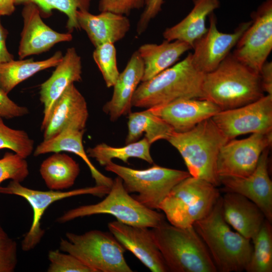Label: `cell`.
<instances>
[{
  "label": "cell",
  "mask_w": 272,
  "mask_h": 272,
  "mask_svg": "<svg viewBox=\"0 0 272 272\" xmlns=\"http://www.w3.org/2000/svg\"><path fill=\"white\" fill-rule=\"evenodd\" d=\"M89 116L86 101L74 84L70 85L55 101L43 129L44 140L64 130H84Z\"/></svg>",
  "instance_id": "cell-18"
},
{
  "label": "cell",
  "mask_w": 272,
  "mask_h": 272,
  "mask_svg": "<svg viewBox=\"0 0 272 272\" xmlns=\"http://www.w3.org/2000/svg\"><path fill=\"white\" fill-rule=\"evenodd\" d=\"M29 174L26 159L18 154L7 152L0 159V184L8 179L22 182Z\"/></svg>",
  "instance_id": "cell-35"
},
{
  "label": "cell",
  "mask_w": 272,
  "mask_h": 272,
  "mask_svg": "<svg viewBox=\"0 0 272 272\" xmlns=\"http://www.w3.org/2000/svg\"><path fill=\"white\" fill-rule=\"evenodd\" d=\"M205 74L193 64L191 53L136 89L132 105L149 109L182 99H202Z\"/></svg>",
  "instance_id": "cell-4"
},
{
  "label": "cell",
  "mask_w": 272,
  "mask_h": 272,
  "mask_svg": "<svg viewBox=\"0 0 272 272\" xmlns=\"http://www.w3.org/2000/svg\"><path fill=\"white\" fill-rule=\"evenodd\" d=\"M221 194L217 187L190 176L176 185L159 207L169 223L187 228L206 217Z\"/></svg>",
  "instance_id": "cell-6"
},
{
  "label": "cell",
  "mask_w": 272,
  "mask_h": 272,
  "mask_svg": "<svg viewBox=\"0 0 272 272\" xmlns=\"http://www.w3.org/2000/svg\"><path fill=\"white\" fill-rule=\"evenodd\" d=\"M149 109L176 132L187 131L221 110L213 102L200 98L179 99Z\"/></svg>",
  "instance_id": "cell-19"
},
{
  "label": "cell",
  "mask_w": 272,
  "mask_h": 272,
  "mask_svg": "<svg viewBox=\"0 0 272 272\" xmlns=\"http://www.w3.org/2000/svg\"><path fill=\"white\" fill-rule=\"evenodd\" d=\"M18 263L17 245L0 223V272H13Z\"/></svg>",
  "instance_id": "cell-37"
},
{
  "label": "cell",
  "mask_w": 272,
  "mask_h": 272,
  "mask_svg": "<svg viewBox=\"0 0 272 272\" xmlns=\"http://www.w3.org/2000/svg\"><path fill=\"white\" fill-rule=\"evenodd\" d=\"M272 143V132L254 133L245 139L229 140L221 148L217 159L219 178L245 177L255 169L264 150Z\"/></svg>",
  "instance_id": "cell-13"
},
{
  "label": "cell",
  "mask_w": 272,
  "mask_h": 272,
  "mask_svg": "<svg viewBox=\"0 0 272 272\" xmlns=\"http://www.w3.org/2000/svg\"><path fill=\"white\" fill-rule=\"evenodd\" d=\"M105 169L117 175L129 193L139 202L152 210L159 207L171 189L185 178L191 176L188 171L154 165L139 170L119 165L111 162Z\"/></svg>",
  "instance_id": "cell-9"
},
{
  "label": "cell",
  "mask_w": 272,
  "mask_h": 272,
  "mask_svg": "<svg viewBox=\"0 0 272 272\" xmlns=\"http://www.w3.org/2000/svg\"><path fill=\"white\" fill-rule=\"evenodd\" d=\"M144 66L137 50L131 55L113 87L111 99L103 106L105 113L114 121L131 112L132 99L144 76Z\"/></svg>",
  "instance_id": "cell-21"
},
{
  "label": "cell",
  "mask_w": 272,
  "mask_h": 272,
  "mask_svg": "<svg viewBox=\"0 0 272 272\" xmlns=\"http://www.w3.org/2000/svg\"><path fill=\"white\" fill-rule=\"evenodd\" d=\"M150 146L145 137L140 141L127 144L121 147H114L105 143L99 144L93 148H88L87 153L88 157L95 159L100 165L104 166L115 158L127 163L129 158H137L153 164Z\"/></svg>",
  "instance_id": "cell-30"
},
{
  "label": "cell",
  "mask_w": 272,
  "mask_h": 272,
  "mask_svg": "<svg viewBox=\"0 0 272 272\" xmlns=\"http://www.w3.org/2000/svg\"><path fill=\"white\" fill-rule=\"evenodd\" d=\"M110 189V187L107 186L95 185L68 191H42L25 187L21 182L11 180L7 186H0V193L21 196L32 207L31 226L21 242L22 249L29 251L38 244L44 234V230L41 228L40 221L44 212L52 203L65 198L84 194L102 197L108 194Z\"/></svg>",
  "instance_id": "cell-10"
},
{
  "label": "cell",
  "mask_w": 272,
  "mask_h": 272,
  "mask_svg": "<svg viewBox=\"0 0 272 272\" xmlns=\"http://www.w3.org/2000/svg\"><path fill=\"white\" fill-rule=\"evenodd\" d=\"M93 59L100 71L108 88L115 84L119 72L117 67L116 50L113 43H106L95 47Z\"/></svg>",
  "instance_id": "cell-34"
},
{
  "label": "cell",
  "mask_w": 272,
  "mask_h": 272,
  "mask_svg": "<svg viewBox=\"0 0 272 272\" xmlns=\"http://www.w3.org/2000/svg\"><path fill=\"white\" fill-rule=\"evenodd\" d=\"M268 149L263 151L255 169L249 175L223 177L220 180L223 192H235L246 197L261 210L266 219L272 222V182L268 171Z\"/></svg>",
  "instance_id": "cell-15"
},
{
  "label": "cell",
  "mask_w": 272,
  "mask_h": 272,
  "mask_svg": "<svg viewBox=\"0 0 272 272\" xmlns=\"http://www.w3.org/2000/svg\"><path fill=\"white\" fill-rule=\"evenodd\" d=\"M212 119L229 140L241 134L271 132L272 95H263L243 106L221 110Z\"/></svg>",
  "instance_id": "cell-12"
},
{
  "label": "cell",
  "mask_w": 272,
  "mask_h": 272,
  "mask_svg": "<svg viewBox=\"0 0 272 272\" xmlns=\"http://www.w3.org/2000/svg\"><path fill=\"white\" fill-rule=\"evenodd\" d=\"M62 56L61 52L57 51L50 57L42 60L13 59L0 63V87L8 94L17 85L36 73L55 67Z\"/></svg>",
  "instance_id": "cell-28"
},
{
  "label": "cell",
  "mask_w": 272,
  "mask_h": 272,
  "mask_svg": "<svg viewBox=\"0 0 272 272\" xmlns=\"http://www.w3.org/2000/svg\"><path fill=\"white\" fill-rule=\"evenodd\" d=\"M224 193L222 200L225 221L236 232L251 240L266 219L264 215L246 197L235 192Z\"/></svg>",
  "instance_id": "cell-23"
},
{
  "label": "cell",
  "mask_w": 272,
  "mask_h": 272,
  "mask_svg": "<svg viewBox=\"0 0 272 272\" xmlns=\"http://www.w3.org/2000/svg\"><path fill=\"white\" fill-rule=\"evenodd\" d=\"M81 80V57L74 47L69 48L51 76L41 85L40 99L44 105L42 130L47 122L55 101L70 85Z\"/></svg>",
  "instance_id": "cell-20"
},
{
  "label": "cell",
  "mask_w": 272,
  "mask_h": 272,
  "mask_svg": "<svg viewBox=\"0 0 272 272\" xmlns=\"http://www.w3.org/2000/svg\"><path fill=\"white\" fill-rule=\"evenodd\" d=\"M77 19L80 29L86 32L95 47L106 43L114 44L122 39L130 28V21L126 16L111 12H101L94 15L89 11L79 10Z\"/></svg>",
  "instance_id": "cell-22"
},
{
  "label": "cell",
  "mask_w": 272,
  "mask_h": 272,
  "mask_svg": "<svg viewBox=\"0 0 272 272\" xmlns=\"http://www.w3.org/2000/svg\"><path fill=\"white\" fill-rule=\"evenodd\" d=\"M210 26L207 32L194 44L191 58L194 65L206 74L216 69L230 54L251 21L241 23L231 33L220 32L213 13L210 14Z\"/></svg>",
  "instance_id": "cell-14"
},
{
  "label": "cell",
  "mask_w": 272,
  "mask_h": 272,
  "mask_svg": "<svg viewBox=\"0 0 272 272\" xmlns=\"http://www.w3.org/2000/svg\"><path fill=\"white\" fill-rule=\"evenodd\" d=\"M164 0H145L144 10L142 13L137 27V33L141 35L146 30L149 22L161 10Z\"/></svg>",
  "instance_id": "cell-40"
},
{
  "label": "cell",
  "mask_w": 272,
  "mask_h": 272,
  "mask_svg": "<svg viewBox=\"0 0 272 272\" xmlns=\"http://www.w3.org/2000/svg\"><path fill=\"white\" fill-rule=\"evenodd\" d=\"M128 131L125 139L126 144L137 141L143 133L150 145L160 140H168L173 128L149 109L128 114Z\"/></svg>",
  "instance_id": "cell-29"
},
{
  "label": "cell",
  "mask_w": 272,
  "mask_h": 272,
  "mask_svg": "<svg viewBox=\"0 0 272 272\" xmlns=\"http://www.w3.org/2000/svg\"><path fill=\"white\" fill-rule=\"evenodd\" d=\"M91 0H15V5L33 3L39 9L42 17H49L53 10L63 13L67 17L66 28L71 33L80 29L77 19L79 10L89 11Z\"/></svg>",
  "instance_id": "cell-32"
},
{
  "label": "cell",
  "mask_w": 272,
  "mask_h": 272,
  "mask_svg": "<svg viewBox=\"0 0 272 272\" xmlns=\"http://www.w3.org/2000/svg\"><path fill=\"white\" fill-rule=\"evenodd\" d=\"M263 92L272 95V62L267 60L263 64L259 73Z\"/></svg>",
  "instance_id": "cell-41"
},
{
  "label": "cell",
  "mask_w": 272,
  "mask_h": 272,
  "mask_svg": "<svg viewBox=\"0 0 272 272\" xmlns=\"http://www.w3.org/2000/svg\"><path fill=\"white\" fill-rule=\"evenodd\" d=\"M223 214L222 196L193 226L207 246L217 271L245 270L253 250L251 240L231 230Z\"/></svg>",
  "instance_id": "cell-2"
},
{
  "label": "cell",
  "mask_w": 272,
  "mask_h": 272,
  "mask_svg": "<svg viewBox=\"0 0 272 272\" xmlns=\"http://www.w3.org/2000/svg\"><path fill=\"white\" fill-rule=\"evenodd\" d=\"M98 214H108L117 220L130 225L153 228L165 221V216L143 205L125 189L122 180L117 176L106 196L101 201L84 205L65 212L57 219L64 223L78 218Z\"/></svg>",
  "instance_id": "cell-7"
},
{
  "label": "cell",
  "mask_w": 272,
  "mask_h": 272,
  "mask_svg": "<svg viewBox=\"0 0 272 272\" xmlns=\"http://www.w3.org/2000/svg\"><path fill=\"white\" fill-rule=\"evenodd\" d=\"M232 54L259 74L272 49V1L266 0L252 14V21Z\"/></svg>",
  "instance_id": "cell-11"
},
{
  "label": "cell",
  "mask_w": 272,
  "mask_h": 272,
  "mask_svg": "<svg viewBox=\"0 0 272 272\" xmlns=\"http://www.w3.org/2000/svg\"><path fill=\"white\" fill-rule=\"evenodd\" d=\"M108 228L123 247L151 271H168L151 228L132 226L117 220L109 222Z\"/></svg>",
  "instance_id": "cell-16"
},
{
  "label": "cell",
  "mask_w": 272,
  "mask_h": 272,
  "mask_svg": "<svg viewBox=\"0 0 272 272\" xmlns=\"http://www.w3.org/2000/svg\"><path fill=\"white\" fill-rule=\"evenodd\" d=\"M228 141L212 118L187 131H174L167 140L179 152L191 176L216 187L221 185L217 169L218 157Z\"/></svg>",
  "instance_id": "cell-3"
},
{
  "label": "cell",
  "mask_w": 272,
  "mask_h": 272,
  "mask_svg": "<svg viewBox=\"0 0 272 272\" xmlns=\"http://www.w3.org/2000/svg\"><path fill=\"white\" fill-rule=\"evenodd\" d=\"M60 250L70 253L94 272H132L124 256L125 249L110 232L92 230L82 234L66 232Z\"/></svg>",
  "instance_id": "cell-8"
},
{
  "label": "cell",
  "mask_w": 272,
  "mask_h": 272,
  "mask_svg": "<svg viewBox=\"0 0 272 272\" xmlns=\"http://www.w3.org/2000/svg\"><path fill=\"white\" fill-rule=\"evenodd\" d=\"M202 99L221 110L239 107L263 96L258 74L230 53L214 71L205 74Z\"/></svg>",
  "instance_id": "cell-1"
},
{
  "label": "cell",
  "mask_w": 272,
  "mask_h": 272,
  "mask_svg": "<svg viewBox=\"0 0 272 272\" xmlns=\"http://www.w3.org/2000/svg\"><path fill=\"white\" fill-rule=\"evenodd\" d=\"M15 0H0V16H10L15 11Z\"/></svg>",
  "instance_id": "cell-43"
},
{
  "label": "cell",
  "mask_w": 272,
  "mask_h": 272,
  "mask_svg": "<svg viewBox=\"0 0 272 272\" xmlns=\"http://www.w3.org/2000/svg\"><path fill=\"white\" fill-rule=\"evenodd\" d=\"M171 272H217L209 250L193 226L179 228L165 220L151 228Z\"/></svg>",
  "instance_id": "cell-5"
},
{
  "label": "cell",
  "mask_w": 272,
  "mask_h": 272,
  "mask_svg": "<svg viewBox=\"0 0 272 272\" xmlns=\"http://www.w3.org/2000/svg\"><path fill=\"white\" fill-rule=\"evenodd\" d=\"M267 219L251 240L253 250L245 270L247 272L272 271V225Z\"/></svg>",
  "instance_id": "cell-31"
},
{
  "label": "cell",
  "mask_w": 272,
  "mask_h": 272,
  "mask_svg": "<svg viewBox=\"0 0 272 272\" xmlns=\"http://www.w3.org/2000/svg\"><path fill=\"white\" fill-rule=\"evenodd\" d=\"M28 113L29 110L26 107L16 104L0 87V117L10 119L22 117Z\"/></svg>",
  "instance_id": "cell-39"
},
{
  "label": "cell",
  "mask_w": 272,
  "mask_h": 272,
  "mask_svg": "<svg viewBox=\"0 0 272 272\" xmlns=\"http://www.w3.org/2000/svg\"><path fill=\"white\" fill-rule=\"evenodd\" d=\"M40 173L46 186L53 190L71 187L80 172L79 164L71 157L60 152L54 153L44 160Z\"/></svg>",
  "instance_id": "cell-27"
},
{
  "label": "cell",
  "mask_w": 272,
  "mask_h": 272,
  "mask_svg": "<svg viewBox=\"0 0 272 272\" xmlns=\"http://www.w3.org/2000/svg\"><path fill=\"white\" fill-rule=\"evenodd\" d=\"M145 0H99L100 12L108 11L127 16L134 10L144 7Z\"/></svg>",
  "instance_id": "cell-38"
},
{
  "label": "cell",
  "mask_w": 272,
  "mask_h": 272,
  "mask_svg": "<svg viewBox=\"0 0 272 272\" xmlns=\"http://www.w3.org/2000/svg\"><path fill=\"white\" fill-rule=\"evenodd\" d=\"M194 6L189 13L176 25L166 28L163 33L165 40H179L192 48L207 32V17L220 6L219 0H193Z\"/></svg>",
  "instance_id": "cell-25"
},
{
  "label": "cell",
  "mask_w": 272,
  "mask_h": 272,
  "mask_svg": "<svg viewBox=\"0 0 272 272\" xmlns=\"http://www.w3.org/2000/svg\"><path fill=\"white\" fill-rule=\"evenodd\" d=\"M84 130L67 128L56 135L44 140L34 151V156H38L49 153L66 151L79 156L88 166L96 185L111 187L113 179L100 172L92 164L85 151L83 138Z\"/></svg>",
  "instance_id": "cell-24"
},
{
  "label": "cell",
  "mask_w": 272,
  "mask_h": 272,
  "mask_svg": "<svg viewBox=\"0 0 272 272\" xmlns=\"http://www.w3.org/2000/svg\"><path fill=\"white\" fill-rule=\"evenodd\" d=\"M24 6L22 11L24 26L18 48L20 59L46 52L58 43L72 40L71 33H59L47 25L36 5L27 3Z\"/></svg>",
  "instance_id": "cell-17"
},
{
  "label": "cell",
  "mask_w": 272,
  "mask_h": 272,
  "mask_svg": "<svg viewBox=\"0 0 272 272\" xmlns=\"http://www.w3.org/2000/svg\"><path fill=\"white\" fill-rule=\"evenodd\" d=\"M34 144L25 131L8 126L0 117V150H11L26 159L33 152Z\"/></svg>",
  "instance_id": "cell-33"
},
{
  "label": "cell",
  "mask_w": 272,
  "mask_h": 272,
  "mask_svg": "<svg viewBox=\"0 0 272 272\" xmlns=\"http://www.w3.org/2000/svg\"><path fill=\"white\" fill-rule=\"evenodd\" d=\"M8 34V31L1 23L0 16V63L14 59L13 55L8 51L6 45Z\"/></svg>",
  "instance_id": "cell-42"
},
{
  "label": "cell",
  "mask_w": 272,
  "mask_h": 272,
  "mask_svg": "<svg viewBox=\"0 0 272 272\" xmlns=\"http://www.w3.org/2000/svg\"><path fill=\"white\" fill-rule=\"evenodd\" d=\"M59 250H50L48 258L50 264L48 272H94L74 255Z\"/></svg>",
  "instance_id": "cell-36"
},
{
  "label": "cell",
  "mask_w": 272,
  "mask_h": 272,
  "mask_svg": "<svg viewBox=\"0 0 272 272\" xmlns=\"http://www.w3.org/2000/svg\"><path fill=\"white\" fill-rule=\"evenodd\" d=\"M191 48L187 43L179 40H165L160 44L146 43L140 46L137 51L144 66L142 82L150 80L173 65Z\"/></svg>",
  "instance_id": "cell-26"
}]
</instances>
